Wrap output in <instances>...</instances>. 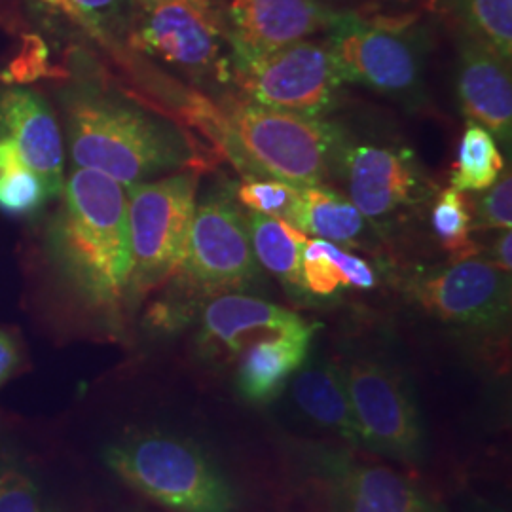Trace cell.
<instances>
[{"label":"cell","mask_w":512,"mask_h":512,"mask_svg":"<svg viewBox=\"0 0 512 512\" xmlns=\"http://www.w3.org/2000/svg\"><path fill=\"white\" fill-rule=\"evenodd\" d=\"M61 196L48 230V255L84 304L114 313L129 298L133 264L126 186L76 167Z\"/></svg>","instance_id":"obj_1"},{"label":"cell","mask_w":512,"mask_h":512,"mask_svg":"<svg viewBox=\"0 0 512 512\" xmlns=\"http://www.w3.org/2000/svg\"><path fill=\"white\" fill-rule=\"evenodd\" d=\"M67 139L74 165L122 186L154 181L186 164L183 137L126 103L74 95L67 103Z\"/></svg>","instance_id":"obj_2"},{"label":"cell","mask_w":512,"mask_h":512,"mask_svg":"<svg viewBox=\"0 0 512 512\" xmlns=\"http://www.w3.org/2000/svg\"><path fill=\"white\" fill-rule=\"evenodd\" d=\"M103 459L110 473L167 511H238L230 480L190 440L139 431L110 442Z\"/></svg>","instance_id":"obj_3"},{"label":"cell","mask_w":512,"mask_h":512,"mask_svg":"<svg viewBox=\"0 0 512 512\" xmlns=\"http://www.w3.org/2000/svg\"><path fill=\"white\" fill-rule=\"evenodd\" d=\"M236 150L255 171L294 186L321 184L342 165L340 129L317 116L241 103L230 112Z\"/></svg>","instance_id":"obj_4"},{"label":"cell","mask_w":512,"mask_h":512,"mask_svg":"<svg viewBox=\"0 0 512 512\" xmlns=\"http://www.w3.org/2000/svg\"><path fill=\"white\" fill-rule=\"evenodd\" d=\"M128 194L131 283L129 296H141L183 264L196 213V179L179 173L137 183Z\"/></svg>","instance_id":"obj_5"},{"label":"cell","mask_w":512,"mask_h":512,"mask_svg":"<svg viewBox=\"0 0 512 512\" xmlns=\"http://www.w3.org/2000/svg\"><path fill=\"white\" fill-rule=\"evenodd\" d=\"M234 73L253 103L306 116L327 112L344 84L329 48L306 40L268 54H234Z\"/></svg>","instance_id":"obj_6"},{"label":"cell","mask_w":512,"mask_h":512,"mask_svg":"<svg viewBox=\"0 0 512 512\" xmlns=\"http://www.w3.org/2000/svg\"><path fill=\"white\" fill-rule=\"evenodd\" d=\"M327 48L344 82L404 101L418 97L423 50L414 35L357 16H336L330 23Z\"/></svg>","instance_id":"obj_7"},{"label":"cell","mask_w":512,"mask_h":512,"mask_svg":"<svg viewBox=\"0 0 512 512\" xmlns=\"http://www.w3.org/2000/svg\"><path fill=\"white\" fill-rule=\"evenodd\" d=\"M342 376L361 444L391 458L420 459L423 423L399 378L370 361L351 363Z\"/></svg>","instance_id":"obj_8"},{"label":"cell","mask_w":512,"mask_h":512,"mask_svg":"<svg viewBox=\"0 0 512 512\" xmlns=\"http://www.w3.org/2000/svg\"><path fill=\"white\" fill-rule=\"evenodd\" d=\"M412 296L444 323L492 329L511 315V274L492 262L465 258L414 281Z\"/></svg>","instance_id":"obj_9"},{"label":"cell","mask_w":512,"mask_h":512,"mask_svg":"<svg viewBox=\"0 0 512 512\" xmlns=\"http://www.w3.org/2000/svg\"><path fill=\"white\" fill-rule=\"evenodd\" d=\"M179 274L205 291H230L249 283L256 274L247 226L226 203L196 207Z\"/></svg>","instance_id":"obj_10"},{"label":"cell","mask_w":512,"mask_h":512,"mask_svg":"<svg viewBox=\"0 0 512 512\" xmlns=\"http://www.w3.org/2000/svg\"><path fill=\"white\" fill-rule=\"evenodd\" d=\"M133 42L137 48L192 73L219 61L220 33L207 4L192 0H150Z\"/></svg>","instance_id":"obj_11"},{"label":"cell","mask_w":512,"mask_h":512,"mask_svg":"<svg viewBox=\"0 0 512 512\" xmlns=\"http://www.w3.org/2000/svg\"><path fill=\"white\" fill-rule=\"evenodd\" d=\"M348 177L353 205L368 219H384L421 196V175L406 150L346 148L340 165Z\"/></svg>","instance_id":"obj_12"},{"label":"cell","mask_w":512,"mask_h":512,"mask_svg":"<svg viewBox=\"0 0 512 512\" xmlns=\"http://www.w3.org/2000/svg\"><path fill=\"white\" fill-rule=\"evenodd\" d=\"M232 46L239 55H262L329 29L336 14L317 0H232Z\"/></svg>","instance_id":"obj_13"},{"label":"cell","mask_w":512,"mask_h":512,"mask_svg":"<svg viewBox=\"0 0 512 512\" xmlns=\"http://www.w3.org/2000/svg\"><path fill=\"white\" fill-rule=\"evenodd\" d=\"M0 135L18 147L48 190L50 198L63 194V139L48 103L31 90L12 88L0 93Z\"/></svg>","instance_id":"obj_14"},{"label":"cell","mask_w":512,"mask_h":512,"mask_svg":"<svg viewBox=\"0 0 512 512\" xmlns=\"http://www.w3.org/2000/svg\"><path fill=\"white\" fill-rule=\"evenodd\" d=\"M306 325L310 323L298 313L272 302L245 294H220L203 310L202 344L209 351L238 357L260 340Z\"/></svg>","instance_id":"obj_15"},{"label":"cell","mask_w":512,"mask_h":512,"mask_svg":"<svg viewBox=\"0 0 512 512\" xmlns=\"http://www.w3.org/2000/svg\"><path fill=\"white\" fill-rule=\"evenodd\" d=\"M458 95L463 112L503 143L511 141L512 82L505 59L482 40L461 46Z\"/></svg>","instance_id":"obj_16"},{"label":"cell","mask_w":512,"mask_h":512,"mask_svg":"<svg viewBox=\"0 0 512 512\" xmlns=\"http://www.w3.org/2000/svg\"><path fill=\"white\" fill-rule=\"evenodd\" d=\"M327 488L334 512H435L427 497L384 465L336 461Z\"/></svg>","instance_id":"obj_17"},{"label":"cell","mask_w":512,"mask_h":512,"mask_svg":"<svg viewBox=\"0 0 512 512\" xmlns=\"http://www.w3.org/2000/svg\"><path fill=\"white\" fill-rule=\"evenodd\" d=\"M313 325L260 340L238 355L239 393L249 403L274 401L304 366L310 353Z\"/></svg>","instance_id":"obj_18"},{"label":"cell","mask_w":512,"mask_h":512,"mask_svg":"<svg viewBox=\"0 0 512 512\" xmlns=\"http://www.w3.org/2000/svg\"><path fill=\"white\" fill-rule=\"evenodd\" d=\"M291 395L296 406L313 423L340 435L351 444H361L340 370L330 365L300 368L291 382Z\"/></svg>","instance_id":"obj_19"},{"label":"cell","mask_w":512,"mask_h":512,"mask_svg":"<svg viewBox=\"0 0 512 512\" xmlns=\"http://www.w3.org/2000/svg\"><path fill=\"white\" fill-rule=\"evenodd\" d=\"M304 291L317 296H332L338 289H372L376 275L370 264L344 251L327 239H308L302 251Z\"/></svg>","instance_id":"obj_20"},{"label":"cell","mask_w":512,"mask_h":512,"mask_svg":"<svg viewBox=\"0 0 512 512\" xmlns=\"http://www.w3.org/2000/svg\"><path fill=\"white\" fill-rule=\"evenodd\" d=\"M249 238L260 264L291 289L302 285V251L308 234L283 220L255 213L249 217Z\"/></svg>","instance_id":"obj_21"},{"label":"cell","mask_w":512,"mask_h":512,"mask_svg":"<svg viewBox=\"0 0 512 512\" xmlns=\"http://www.w3.org/2000/svg\"><path fill=\"white\" fill-rule=\"evenodd\" d=\"M302 232L336 245H353L365 230V217L342 194L315 186H302Z\"/></svg>","instance_id":"obj_22"},{"label":"cell","mask_w":512,"mask_h":512,"mask_svg":"<svg viewBox=\"0 0 512 512\" xmlns=\"http://www.w3.org/2000/svg\"><path fill=\"white\" fill-rule=\"evenodd\" d=\"M503 167L505 160L495 145L494 135L471 120L461 137L452 188L459 192L490 190L501 179Z\"/></svg>","instance_id":"obj_23"},{"label":"cell","mask_w":512,"mask_h":512,"mask_svg":"<svg viewBox=\"0 0 512 512\" xmlns=\"http://www.w3.org/2000/svg\"><path fill=\"white\" fill-rule=\"evenodd\" d=\"M48 198L42 179L25 164L18 147L0 135V209L8 215H29Z\"/></svg>","instance_id":"obj_24"},{"label":"cell","mask_w":512,"mask_h":512,"mask_svg":"<svg viewBox=\"0 0 512 512\" xmlns=\"http://www.w3.org/2000/svg\"><path fill=\"white\" fill-rule=\"evenodd\" d=\"M238 196L239 202L251 211L262 213L272 219L283 220L302 232V186H294L279 179L249 181L239 186Z\"/></svg>","instance_id":"obj_25"},{"label":"cell","mask_w":512,"mask_h":512,"mask_svg":"<svg viewBox=\"0 0 512 512\" xmlns=\"http://www.w3.org/2000/svg\"><path fill=\"white\" fill-rule=\"evenodd\" d=\"M42 497L31 465L10 446L0 448V512H42Z\"/></svg>","instance_id":"obj_26"},{"label":"cell","mask_w":512,"mask_h":512,"mask_svg":"<svg viewBox=\"0 0 512 512\" xmlns=\"http://www.w3.org/2000/svg\"><path fill=\"white\" fill-rule=\"evenodd\" d=\"M431 222L442 247L458 262L471 256L473 243L469 241V232L473 219L463 192L454 188L444 190L433 207Z\"/></svg>","instance_id":"obj_27"},{"label":"cell","mask_w":512,"mask_h":512,"mask_svg":"<svg viewBox=\"0 0 512 512\" xmlns=\"http://www.w3.org/2000/svg\"><path fill=\"white\" fill-rule=\"evenodd\" d=\"M459 8L475 27L478 40L509 61L512 52V0H459Z\"/></svg>","instance_id":"obj_28"},{"label":"cell","mask_w":512,"mask_h":512,"mask_svg":"<svg viewBox=\"0 0 512 512\" xmlns=\"http://www.w3.org/2000/svg\"><path fill=\"white\" fill-rule=\"evenodd\" d=\"M44 2L90 29H99L101 25H105L122 6V0H44Z\"/></svg>","instance_id":"obj_29"},{"label":"cell","mask_w":512,"mask_h":512,"mask_svg":"<svg viewBox=\"0 0 512 512\" xmlns=\"http://www.w3.org/2000/svg\"><path fill=\"white\" fill-rule=\"evenodd\" d=\"M480 222L486 228L511 230L512 226V179L511 175L499 179L490 188L478 207Z\"/></svg>","instance_id":"obj_30"},{"label":"cell","mask_w":512,"mask_h":512,"mask_svg":"<svg viewBox=\"0 0 512 512\" xmlns=\"http://www.w3.org/2000/svg\"><path fill=\"white\" fill-rule=\"evenodd\" d=\"M23 363L18 338L10 330L0 329V389L8 384Z\"/></svg>","instance_id":"obj_31"},{"label":"cell","mask_w":512,"mask_h":512,"mask_svg":"<svg viewBox=\"0 0 512 512\" xmlns=\"http://www.w3.org/2000/svg\"><path fill=\"white\" fill-rule=\"evenodd\" d=\"M495 266L509 272L512 270V234L511 230H503V234L495 241Z\"/></svg>","instance_id":"obj_32"},{"label":"cell","mask_w":512,"mask_h":512,"mask_svg":"<svg viewBox=\"0 0 512 512\" xmlns=\"http://www.w3.org/2000/svg\"><path fill=\"white\" fill-rule=\"evenodd\" d=\"M44 512H61V511H59V509H55V507H50V509H48V511H44Z\"/></svg>","instance_id":"obj_33"},{"label":"cell","mask_w":512,"mask_h":512,"mask_svg":"<svg viewBox=\"0 0 512 512\" xmlns=\"http://www.w3.org/2000/svg\"><path fill=\"white\" fill-rule=\"evenodd\" d=\"M192 2H198V4H207V0H192Z\"/></svg>","instance_id":"obj_34"},{"label":"cell","mask_w":512,"mask_h":512,"mask_svg":"<svg viewBox=\"0 0 512 512\" xmlns=\"http://www.w3.org/2000/svg\"><path fill=\"white\" fill-rule=\"evenodd\" d=\"M139 2H141V4H147V2H150V0H139Z\"/></svg>","instance_id":"obj_35"}]
</instances>
